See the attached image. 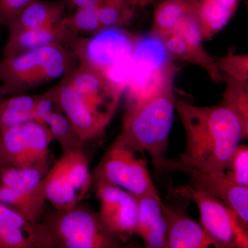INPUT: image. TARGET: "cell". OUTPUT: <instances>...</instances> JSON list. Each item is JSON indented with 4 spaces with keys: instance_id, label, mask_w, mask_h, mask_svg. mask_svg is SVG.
<instances>
[{
    "instance_id": "obj_25",
    "label": "cell",
    "mask_w": 248,
    "mask_h": 248,
    "mask_svg": "<svg viewBox=\"0 0 248 248\" xmlns=\"http://www.w3.org/2000/svg\"><path fill=\"white\" fill-rule=\"evenodd\" d=\"M191 12L189 0H165L155 10L151 33L164 38L172 32L183 18Z\"/></svg>"
},
{
    "instance_id": "obj_23",
    "label": "cell",
    "mask_w": 248,
    "mask_h": 248,
    "mask_svg": "<svg viewBox=\"0 0 248 248\" xmlns=\"http://www.w3.org/2000/svg\"><path fill=\"white\" fill-rule=\"evenodd\" d=\"M55 159L53 153L38 162L20 168H0V184L13 188L30 190L37 187L48 172Z\"/></svg>"
},
{
    "instance_id": "obj_24",
    "label": "cell",
    "mask_w": 248,
    "mask_h": 248,
    "mask_svg": "<svg viewBox=\"0 0 248 248\" xmlns=\"http://www.w3.org/2000/svg\"><path fill=\"white\" fill-rule=\"evenodd\" d=\"M131 58L134 65L153 68L166 66L174 62L162 39L151 33L138 37Z\"/></svg>"
},
{
    "instance_id": "obj_7",
    "label": "cell",
    "mask_w": 248,
    "mask_h": 248,
    "mask_svg": "<svg viewBox=\"0 0 248 248\" xmlns=\"http://www.w3.org/2000/svg\"><path fill=\"white\" fill-rule=\"evenodd\" d=\"M138 37L122 28H112L92 36H77L68 47L79 63L104 73L131 57Z\"/></svg>"
},
{
    "instance_id": "obj_16",
    "label": "cell",
    "mask_w": 248,
    "mask_h": 248,
    "mask_svg": "<svg viewBox=\"0 0 248 248\" xmlns=\"http://www.w3.org/2000/svg\"><path fill=\"white\" fill-rule=\"evenodd\" d=\"M167 222V248H218L215 240L202 225L196 223L185 214L161 205Z\"/></svg>"
},
{
    "instance_id": "obj_34",
    "label": "cell",
    "mask_w": 248,
    "mask_h": 248,
    "mask_svg": "<svg viewBox=\"0 0 248 248\" xmlns=\"http://www.w3.org/2000/svg\"><path fill=\"white\" fill-rule=\"evenodd\" d=\"M54 112H61L55 89L52 88L39 96L33 110L34 120Z\"/></svg>"
},
{
    "instance_id": "obj_12",
    "label": "cell",
    "mask_w": 248,
    "mask_h": 248,
    "mask_svg": "<svg viewBox=\"0 0 248 248\" xmlns=\"http://www.w3.org/2000/svg\"><path fill=\"white\" fill-rule=\"evenodd\" d=\"M53 88L60 110L66 115L83 141L87 143L104 135L112 119L88 105L62 78Z\"/></svg>"
},
{
    "instance_id": "obj_6",
    "label": "cell",
    "mask_w": 248,
    "mask_h": 248,
    "mask_svg": "<svg viewBox=\"0 0 248 248\" xmlns=\"http://www.w3.org/2000/svg\"><path fill=\"white\" fill-rule=\"evenodd\" d=\"M175 192L197 204L201 225L215 240L218 248L248 247L247 228L224 202L194 184L181 186Z\"/></svg>"
},
{
    "instance_id": "obj_18",
    "label": "cell",
    "mask_w": 248,
    "mask_h": 248,
    "mask_svg": "<svg viewBox=\"0 0 248 248\" xmlns=\"http://www.w3.org/2000/svg\"><path fill=\"white\" fill-rule=\"evenodd\" d=\"M66 6L62 0H32L7 28L9 35L22 31L53 27L66 17Z\"/></svg>"
},
{
    "instance_id": "obj_20",
    "label": "cell",
    "mask_w": 248,
    "mask_h": 248,
    "mask_svg": "<svg viewBox=\"0 0 248 248\" xmlns=\"http://www.w3.org/2000/svg\"><path fill=\"white\" fill-rule=\"evenodd\" d=\"M192 14L198 23L203 40H209L222 30L237 9L240 0H189Z\"/></svg>"
},
{
    "instance_id": "obj_5",
    "label": "cell",
    "mask_w": 248,
    "mask_h": 248,
    "mask_svg": "<svg viewBox=\"0 0 248 248\" xmlns=\"http://www.w3.org/2000/svg\"><path fill=\"white\" fill-rule=\"evenodd\" d=\"M92 185L105 182L125 189L136 197L161 200L147 166L145 152L117 136L91 173Z\"/></svg>"
},
{
    "instance_id": "obj_14",
    "label": "cell",
    "mask_w": 248,
    "mask_h": 248,
    "mask_svg": "<svg viewBox=\"0 0 248 248\" xmlns=\"http://www.w3.org/2000/svg\"><path fill=\"white\" fill-rule=\"evenodd\" d=\"M179 71L174 62L161 68L137 66L132 71L126 89V110L141 105L148 99L174 84Z\"/></svg>"
},
{
    "instance_id": "obj_13",
    "label": "cell",
    "mask_w": 248,
    "mask_h": 248,
    "mask_svg": "<svg viewBox=\"0 0 248 248\" xmlns=\"http://www.w3.org/2000/svg\"><path fill=\"white\" fill-rule=\"evenodd\" d=\"M0 248H56L43 223H32L0 202Z\"/></svg>"
},
{
    "instance_id": "obj_31",
    "label": "cell",
    "mask_w": 248,
    "mask_h": 248,
    "mask_svg": "<svg viewBox=\"0 0 248 248\" xmlns=\"http://www.w3.org/2000/svg\"><path fill=\"white\" fill-rule=\"evenodd\" d=\"M227 177L237 185L248 187V148L240 144L224 171Z\"/></svg>"
},
{
    "instance_id": "obj_35",
    "label": "cell",
    "mask_w": 248,
    "mask_h": 248,
    "mask_svg": "<svg viewBox=\"0 0 248 248\" xmlns=\"http://www.w3.org/2000/svg\"><path fill=\"white\" fill-rule=\"evenodd\" d=\"M66 6V9L75 11L85 8H98L104 0H62Z\"/></svg>"
},
{
    "instance_id": "obj_28",
    "label": "cell",
    "mask_w": 248,
    "mask_h": 248,
    "mask_svg": "<svg viewBox=\"0 0 248 248\" xmlns=\"http://www.w3.org/2000/svg\"><path fill=\"white\" fill-rule=\"evenodd\" d=\"M221 77L226 84L222 103L234 111L248 126V82L233 79L225 75H221Z\"/></svg>"
},
{
    "instance_id": "obj_10",
    "label": "cell",
    "mask_w": 248,
    "mask_h": 248,
    "mask_svg": "<svg viewBox=\"0 0 248 248\" xmlns=\"http://www.w3.org/2000/svg\"><path fill=\"white\" fill-rule=\"evenodd\" d=\"M88 105L112 119L122 97V93L110 84L100 71L78 63L62 78Z\"/></svg>"
},
{
    "instance_id": "obj_4",
    "label": "cell",
    "mask_w": 248,
    "mask_h": 248,
    "mask_svg": "<svg viewBox=\"0 0 248 248\" xmlns=\"http://www.w3.org/2000/svg\"><path fill=\"white\" fill-rule=\"evenodd\" d=\"M42 223L53 236L56 248H120L118 235L111 232L99 213L87 204L70 210L47 211Z\"/></svg>"
},
{
    "instance_id": "obj_2",
    "label": "cell",
    "mask_w": 248,
    "mask_h": 248,
    "mask_svg": "<svg viewBox=\"0 0 248 248\" xmlns=\"http://www.w3.org/2000/svg\"><path fill=\"white\" fill-rule=\"evenodd\" d=\"M73 51L52 45L0 60V83L6 97L23 94L58 79L78 65Z\"/></svg>"
},
{
    "instance_id": "obj_11",
    "label": "cell",
    "mask_w": 248,
    "mask_h": 248,
    "mask_svg": "<svg viewBox=\"0 0 248 248\" xmlns=\"http://www.w3.org/2000/svg\"><path fill=\"white\" fill-rule=\"evenodd\" d=\"M100 202L99 213L108 229L114 234H135L138 220L137 197L118 186L105 182L93 184Z\"/></svg>"
},
{
    "instance_id": "obj_1",
    "label": "cell",
    "mask_w": 248,
    "mask_h": 248,
    "mask_svg": "<svg viewBox=\"0 0 248 248\" xmlns=\"http://www.w3.org/2000/svg\"><path fill=\"white\" fill-rule=\"evenodd\" d=\"M174 105L186 133L179 159L203 170L224 172L241 140L248 138V125L222 102L201 107L175 99Z\"/></svg>"
},
{
    "instance_id": "obj_21",
    "label": "cell",
    "mask_w": 248,
    "mask_h": 248,
    "mask_svg": "<svg viewBox=\"0 0 248 248\" xmlns=\"http://www.w3.org/2000/svg\"><path fill=\"white\" fill-rule=\"evenodd\" d=\"M0 202L32 223H40L47 212L43 182L30 190L13 188L0 184Z\"/></svg>"
},
{
    "instance_id": "obj_33",
    "label": "cell",
    "mask_w": 248,
    "mask_h": 248,
    "mask_svg": "<svg viewBox=\"0 0 248 248\" xmlns=\"http://www.w3.org/2000/svg\"><path fill=\"white\" fill-rule=\"evenodd\" d=\"M39 96L24 93L11 96L0 103V107L32 114ZM34 118V117H33Z\"/></svg>"
},
{
    "instance_id": "obj_37",
    "label": "cell",
    "mask_w": 248,
    "mask_h": 248,
    "mask_svg": "<svg viewBox=\"0 0 248 248\" xmlns=\"http://www.w3.org/2000/svg\"><path fill=\"white\" fill-rule=\"evenodd\" d=\"M6 97L5 95L4 91H3L2 87H1V85H0V103L2 102L4 99V97Z\"/></svg>"
},
{
    "instance_id": "obj_3",
    "label": "cell",
    "mask_w": 248,
    "mask_h": 248,
    "mask_svg": "<svg viewBox=\"0 0 248 248\" xmlns=\"http://www.w3.org/2000/svg\"><path fill=\"white\" fill-rule=\"evenodd\" d=\"M174 86L141 105L125 110L119 136L148 153L156 169L166 159L175 110Z\"/></svg>"
},
{
    "instance_id": "obj_22",
    "label": "cell",
    "mask_w": 248,
    "mask_h": 248,
    "mask_svg": "<svg viewBox=\"0 0 248 248\" xmlns=\"http://www.w3.org/2000/svg\"><path fill=\"white\" fill-rule=\"evenodd\" d=\"M162 40L173 60L198 65L207 71L210 78L215 82L223 81L221 73L217 68V59L210 56L204 49L203 45H189L176 32L166 35Z\"/></svg>"
},
{
    "instance_id": "obj_8",
    "label": "cell",
    "mask_w": 248,
    "mask_h": 248,
    "mask_svg": "<svg viewBox=\"0 0 248 248\" xmlns=\"http://www.w3.org/2000/svg\"><path fill=\"white\" fill-rule=\"evenodd\" d=\"M53 141L48 127L35 120L0 131V168L27 167L48 156Z\"/></svg>"
},
{
    "instance_id": "obj_17",
    "label": "cell",
    "mask_w": 248,
    "mask_h": 248,
    "mask_svg": "<svg viewBox=\"0 0 248 248\" xmlns=\"http://www.w3.org/2000/svg\"><path fill=\"white\" fill-rule=\"evenodd\" d=\"M138 220L135 234L144 241L147 248H166L168 226L163 213L162 200L152 196L137 197Z\"/></svg>"
},
{
    "instance_id": "obj_19",
    "label": "cell",
    "mask_w": 248,
    "mask_h": 248,
    "mask_svg": "<svg viewBox=\"0 0 248 248\" xmlns=\"http://www.w3.org/2000/svg\"><path fill=\"white\" fill-rule=\"evenodd\" d=\"M50 169L63 186L84 200L92 185L89 156L84 149L64 153L54 161Z\"/></svg>"
},
{
    "instance_id": "obj_26",
    "label": "cell",
    "mask_w": 248,
    "mask_h": 248,
    "mask_svg": "<svg viewBox=\"0 0 248 248\" xmlns=\"http://www.w3.org/2000/svg\"><path fill=\"white\" fill-rule=\"evenodd\" d=\"M35 120L48 127L53 141L58 142L63 154L84 149L86 142L79 138L70 121L62 112H51Z\"/></svg>"
},
{
    "instance_id": "obj_9",
    "label": "cell",
    "mask_w": 248,
    "mask_h": 248,
    "mask_svg": "<svg viewBox=\"0 0 248 248\" xmlns=\"http://www.w3.org/2000/svg\"><path fill=\"white\" fill-rule=\"evenodd\" d=\"M161 169L181 171L188 174L192 184L215 196L232 210L241 224L248 228V187L231 182L224 172H211L197 169L180 159L164 160Z\"/></svg>"
},
{
    "instance_id": "obj_36",
    "label": "cell",
    "mask_w": 248,
    "mask_h": 248,
    "mask_svg": "<svg viewBox=\"0 0 248 248\" xmlns=\"http://www.w3.org/2000/svg\"><path fill=\"white\" fill-rule=\"evenodd\" d=\"M125 1L134 7L145 8L148 5L153 4L156 0H125Z\"/></svg>"
},
{
    "instance_id": "obj_32",
    "label": "cell",
    "mask_w": 248,
    "mask_h": 248,
    "mask_svg": "<svg viewBox=\"0 0 248 248\" xmlns=\"http://www.w3.org/2000/svg\"><path fill=\"white\" fill-rule=\"evenodd\" d=\"M32 0H0V40L3 31Z\"/></svg>"
},
{
    "instance_id": "obj_29",
    "label": "cell",
    "mask_w": 248,
    "mask_h": 248,
    "mask_svg": "<svg viewBox=\"0 0 248 248\" xmlns=\"http://www.w3.org/2000/svg\"><path fill=\"white\" fill-rule=\"evenodd\" d=\"M67 27L80 36H92L103 30L97 8H85L75 10L73 14L63 19Z\"/></svg>"
},
{
    "instance_id": "obj_15",
    "label": "cell",
    "mask_w": 248,
    "mask_h": 248,
    "mask_svg": "<svg viewBox=\"0 0 248 248\" xmlns=\"http://www.w3.org/2000/svg\"><path fill=\"white\" fill-rule=\"evenodd\" d=\"M77 36L67 27L63 19L53 27L22 31L9 35L2 50V58H12L55 44L68 47Z\"/></svg>"
},
{
    "instance_id": "obj_30",
    "label": "cell",
    "mask_w": 248,
    "mask_h": 248,
    "mask_svg": "<svg viewBox=\"0 0 248 248\" xmlns=\"http://www.w3.org/2000/svg\"><path fill=\"white\" fill-rule=\"evenodd\" d=\"M217 66L221 75H225L248 82V58L247 55H236L232 49L228 51L225 56L217 59Z\"/></svg>"
},
{
    "instance_id": "obj_27",
    "label": "cell",
    "mask_w": 248,
    "mask_h": 248,
    "mask_svg": "<svg viewBox=\"0 0 248 248\" xmlns=\"http://www.w3.org/2000/svg\"><path fill=\"white\" fill-rule=\"evenodd\" d=\"M135 9L125 0H104L97 8L102 29L129 25L135 14Z\"/></svg>"
}]
</instances>
